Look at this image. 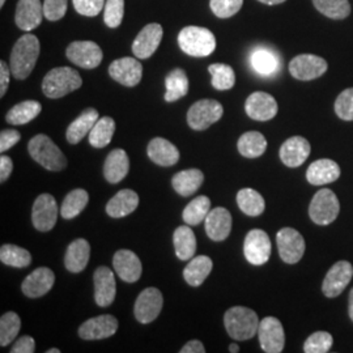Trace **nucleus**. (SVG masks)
<instances>
[{
  "mask_svg": "<svg viewBox=\"0 0 353 353\" xmlns=\"http://www.w3.org/2000/svg\"><path fill=\"white\" fill-rule=\"evenodd\" d=\"M39 50V41L34 34L26 33L17 39L10 59V67L14 79L26 80L29 77L37 63Z\"/></svg>",
  "mask_w": 353,
  "mask_h": 353,
  "instance_id": "obj_1",
  "label": "nucleus"
},
{
  "mask_svg": "<svg viewBox=\"0 0 353 353\" xmlns=\"http://www.w3.org/2000/svg\"><path fill=\"white\" fill-rule=\"evenodd\" d=\"M256 313L245 306H233L224 314V325L230 338L236 341H250L259 328Z\"/></svg>",
  "mask_w": 353,
  "mask_h": 353,
  "instance_id": "obj_2",
  "label": "nucleus"
},
{
  "mask_svg": "<svg viewBox=\"0 0 353 353\" xmlns=\"http://www.w3.org/2000/svg\"><path fill=\"white\" fill-rule=\"evenodd\" d=\"M178 45L181 50L190 57H208L216 49L214 34L207 28L186 26L178 34Z\"/></svg>",
  "mask_w": 353,
  "mask_h": 353,
  "instance_id": "obj_3",
  "label": "nucleus"
},
{
  "mask_svg": "<svg viewBox=\"0 0 353 353\" xmlns=\"http://www.w3.org/2000/svg\"><path fill=\"white\" fill-rule=\"evenodd\" d=\"M83 85V79L71 67H58L43 77L42 90L49 99H62Z\"/></svg>",
  "mask_w": 353,
  "mask_h": 353,
  "instance_id": "obj_4",
  "label": "nucleus"
},
{
  "mask_svg": "<svg viewBox=\"0 0 353 353\" xmlns=\"http://www.w3.org/2000/svg\"><path fill=\"white\" fill-rule=\"evenodd\" d=\"M28 151L36 163L50 172H61L67 166V159L63 152L48 135L39 134L30 139Z\"/></svg>",
  "mask_w": 353,
  "mask_h": 353,
  "instance_id": "obj_5",
  "label": "nucleus"
},
{
  "mask_svg": "<svg viewBox=\"0 0 353 353\" xmlns=\"http://www.w3.org/2000/svg\"><path fill=\"white\" fill-rule=\"evenodd\" d=\"M341 212V203L334 191L322 189L316 191L309 205V216L316 225L334 223Z\"/></svg>",
  "mask_w": 353,
  "mask_h": 353,
  "instance_id": "obj_6",
  "label": "nucleus"
},
{
  "mask_svg": "<svg viewBox=\"0 0 353 353\" xmlns=\"http://www.w3.org/2000/svg\"><path fill=\"white\" fill-rule=\"evenodd\" d=\"M223 105L216 100L195 102L188 112V123L195 131H204L221 119Z\"/></svg>",
  "mask_w": 353,
  "mask_h": 353,
  "instance_id": "obj_7",
  "label": "nucleus"
},
{
  "mask_svg": "<svg viewBox=\"0 0 353 353\" xmlns=\"http://www.w3.org/2000/svg\"><path fill=\"white\" fill-rule=\"evenodd\" d=\"M279 255L283 262L296 265L303 259L305 254V240L303 234L293 228H283L276 234Z\"/></svg>",
  "mask_w": 353,
  "mask_h": 353,
  "instance_id": "obj_8",
  "label": "nucleus"
},
{
  "mask_svg": "<svg viewBox=\"0 0 353 353\" xmlns=\"http://www.w3.org/2000/svg\"><path fill=\"white\" fill-rule=\"evenodd\" d=\"M243 254L252 265H263L271 256V240L262 229L250 230L243 242Z\"/></svg>",
  "mask_w": 353,
  "mask_h": 353,
  "instance_id": "obj_9",
  "label": "nucleus"
},
{
  "mask_svg": "<svg viewBox=\"0 0 353 353\" xmlns=\"http://www.w3.org/2000/svg\"><path fill=\"white\" fill-rule=\"evenodd\" d=\"M65 55L72 63L85 70H93L99 67L103 58L101 48L93 41L72 42L67 48Z\"/></svg>",
  "mask_w": 353,
  "mask_h": 353,
  "instance_id": "obj_10",
  "label": "nucleus"
},
{
  "mask_svg": "<svg viewBox=\"0 0 353 353\" xmlns=\"http://www.w3.org/2000/svg\"><path fill=\"white\" fill-rule=\"evenodd\" d=\"M353 278V265L347 261H339L328 270L322 283V292L328 299L341 296Z\"/></svg>",
  "mask_w": 353,
  "mask_h": 353,
  "instance_id": "obj_11",
  "label": "nucleus"
},
{
  "mask_svg": "<svg viewBox=\"0 0 353 353\" xmlns=\"http://www.w3.org/2000/svg\"><path fill=\"white\" fill-rule=\"evenodd\" d=\"M164 305L163 293L157 288H147L143 290L137 299L134 306L135 318L143 325H148L160 316Z\"/></svg>",
  "mask_w": 353,
  "mask_h": 353,
  "instance_id": "obj_12",
  "label": "nucleus"
},
{
  "mask_svg": "<svg viewBox=\"0 0 353 353\" xmlns=\"http://www.w3.org/2000/svg\"><path fill=\"white\" fill-rule=\"evenodd\" d=\"M258 338L265 352H283L285 345V334L278 318L265 316V319H262L258 328Z\"/></svg>",
  "mask_w": 353,
  "mask_h": 353,
  "instance_id": "obj_13",
  "label": "nucleus"
},
{
  "mask_svg": "<svg viewBox=\"0 0 353 353\" xmlns=\"http://www.w3.org/2000/svg\"><path fill=\"white\" fill-rule=\"evenodd\" d=\"M327 67V62L323 58L313 54H301L290 61V72L297 80L309 81L323 75Z\"/></svg>",
  "mask_w": 353,
  "mask_h": 353,
  "instance_id": "obj_14",
  "label": "nucleus"
},
{
  "mask_svg": "<svg viewBox=\"0 0 353 353\" xmlns=\"http://www.w3.org/2000/svg\"><path fill=\"white\" fill-rule=\"evenodd\" d=\"M58 220V204L50 194H41L33 204L32 221L38 232H49Z\"/></svg>",
  "mask_w": 353,
  "mask_h": 353,
  "instance_id": "obj_15",
  "label": "nucleus"
},
{
  "mask_svg": "<svg viewBox=\"0 0 353 353\" xmlns=\"http://www.w3.org/2000/svg\"><path fill=\"white\" fill-rule=\"evenodd\" d=\"M118 330V319L110 314L93 316L79 327V336L84 341H102L113 336Z\"/></svg>",
  "mask_w": 353,
  "mask_h": 353,
  "instance_id": "obj_16",
  "label": "nucleus"
},
{
  "mask_svg": "<svg viewBox=\"0 0 353 353\" xmlns=\"http://www.w3.org/2000/svg\"><path fill=\"white\" fill-rule=\"evenodd\" d=\"M164 36L163 26L160 24H148L139 32L134 39L132 52L138 59H148L159 49Z\"/></svg>",
  "mask_w": 353,
  "mask_h": 353,
  "instance_id": "obj_17",
  "label": "nucleus"
},
{
  "mask_svg": "<svg viewBox=\"0 0 353 353\" xmlns=\"http://www.w3.org/2000/svg\"><path fill=\"white\" fill-rule=\"evenodd\" d=\"M109 75L125 87H137L143 77V65L135 58H121L109 65Z\"/></svg>",
  "mask_w": 353,
  "mask_h": 353,
  "instance_id": "obj_18",
  "label": "nucleus"
},
{
  "mask_svg": "<svg viewBox=\"0 0 353 353\" xmlns=\"http://www.w3.org/2000/svg\"><path fill=\"white\" fill-rule=\"evenodd\" d=\"M278 110L276 100L265 92H254L245 102V112L254 121H271Z\"/></svg>",
  "mask_w": 353,
  "mask_h": 353,
  "instance_id": "obj_19",
  "label": "nucleus"
},
{
  "mask_svg": "<svg viewBox=\"0 0 353 353\" xmlns=\"http://www.w3.org/2000/svg\"><path fill=\"white\" fill-rule=\"evenodd\" d=\"M94 300L101 307H108L114 303L117 294V283L113 271L108 267H99L93 275Z\"/></svg>",
  "mask_w": 353,
  "mask_h": 353,
  "instance_id": "obj_20",
  "label": "nucleus"
},
{
  "mask_svg": "<svg viewBox=\"0 0 353 353\" xmlns=\"http://www.w3.org/2000/svg\"><path fill=\"white\" fill-rule=\"evenodd\" d=\"M55 283V274L48 267H39L29 274L21 285L23 293L29 299H39L50 292Z\"/></svg>",
  "mask_w": 353,
  "mask_h": 353,
  "instance_id": "obj_21",
  "label": "nucleus"
},
{
  "mask_svg": "<svg viewBox=\"0 0 353 353\" xmlns=\"http://www.w3.org/2000/svg\"><path fill=\"white\" fill-rule=\"evenodd\" d=\"M43 16V3L41 0H19L14 21L21 30L30 32L41 26Z\"/></svg>",
  "mask_w": 353,
  "mask_h": 353,
  "instance_id": "obj_22",
  "label": "nucleus"
},
{
  "mask_svg": "<svg viewBox=\"0 0 353 353\" xmlns=\"http://www.w3.org/2000/svg\"><path fill=\"white\" fill-rule=\"evenodd\" d=\"M204 225L205 233L211 240L214 242L225 241L232 230V214L227 208L217 207L208 212Z\"/></svg>",
  "mask_w": 353,
  "mask_h": 353,
  "instance_id": "obj_23",
  "label": "nucleus"
},
{
  "mask_svg": "<svg viewBox=\"0 0 353 353\" xmlns=\"http://www.w3.org/2000/svg\"><path fill=\"white\" fill-rule=\"evenodd\" d=\"M113 265L117 275L126 283H137L143 272L139 256L131 250L123 249L115 252Z\"/></svg>",
  "mask_w": 353,
  "mask_h": 353,
  "instance_id": "obj_24",
  "label": "nucleus"
},
{
  "mask_svg": "<svg viewBox=\"0 0 353 353\" xmlns=\"http://www.w3.org/2000/svg\"><path fill=\"white\" fill-rule=\"evenodd\" d=\"M310 143L303 137H293L285 140L280 148V160L288 168H299L310 156Z\"/></svg>",
  "mask_w": 353,
  "mask_h": 353,
  "instance_id": "obj_25",
  "label": "nucleus"
},
{
  "mask_svg": "<svg viewBox=\"0 0 353 353\" xmlns=\"http://www.w3.org/2000/svg\"><path fill=\"white\" fill-rule=\"evenodd\" d=\"M341 176V166L334 160H316L306 170V179L313 186H322L335 182Z\"/></svg>",
  "mask_w": 353,
  "mask_h": 353,
  "instance_id": "obj_26",
  "label": "nucleus"
},
{
  "mask_svg": "<svg viewBox=\"0 0 353 353\" xmlns=\"http://www.w3.org/2000/svg\"><path fill=\"white\" fill-rule=\"evenodd\" d=\"M139 205V195L132 190H121L106 204V214L121 219L132 214Z\"/></svg>",
  "mask_w": 353,
  "mask_h": 353,
  "instance_id": "obj_27",
  "label": "nucleus"
},
{
  "mask_svg": "<svg viewBox=\"0 0 353 353\" xmlns=\"http://www.w3.org/2000/svg\"><path fill=\"white\" fill-rule=\"evenodd\" d=\"M130 160L126 152L121 148L113 150L108 154L103 164V176L109 183H118L128 174Z\"/></svg>",
  "mask_w": 353,
  "mask_h": 353,
  "instance_id": "obj_28",
  "label": "nucleus"
},
{
  "mask_svg": "<svg viewBox=\"0 0 353 353\" xmlns=\"http://www.w3.org/2000/svg\"><path fill=\"white\" fill-rule=\"evenodd\" d=\"M148 157L160 166H173L179 160V151L173 143L164 138H154L148 144Z\"/></svg>",
  "mask_w": 353,
  "mask_h": 353,
  "instance_id": "obj_29",
  "label": "nucleus"
},
{
  "mask_svg": "<svg viewBox=\"0 0 353 353\" xmlns=\"http://www.w3.org/2000/svg\"><path fill=\"white\" fill-rule=\"evenodd\" d=\"M90 258V245L88 241L84 239H77L70 243L65 252L64 265L65 268L72 272L79 274L85 270Z\"/></svg>",
  "mask_w": 353,
  "mask_h": 353,
  "instance_id": "obj_30",
  "label": "nucleus"
},
{
  "mask_svg": "<svg viewBox=\"0 0 353 353\" xmlns=\"http://www.w3.org/2000/svg\"><path fill=\"white\" fill-rule=\"evenodd\" d=\"M99 119H100V115L96 109L93 108L85 109L67 128V132H65L67 141L70 144H79L81 140L84 139V137L88 135Z\"/></svg>",
  "mask_w": 353,
  "mask_h": 353,
  "instance_id": "obj_31",
  "label": "nucleus"
},
{
  "mask_svg": "<svg viewBox=\"0 0 353 353\" xmlns=\"http://www.w3.org/2000/svg\"><path fill=\"white\" fill-rule=\"evenodd\" d=\"M212 259L207 255H198L190 261L183 270V278L191 287H199L208 278L212 271Z\"/></svg>",
  "mask_w": 353,
  "mask_h": 353,
  "instance_id": "obj_32",
  "label": "nucleus"
},
{
  "mask_svg": "<svg viewBox=\"0 0 353 353\" xmlns=\"http://www.w3.org/2000/svg\"><path fill=\"white\" fill-rule=\"evenodd\" d=\"M204 182V174L199 169H188L176 173L172 178L173 189L182 196H191Z\"/></svg>",
  "mask_w": 353,
  "mask_h": 353,
  "instance_id": "obj_33",
  "label": "nucleus"
},
{
  "mask_svg": "<svg viewBox=\"0 0 353 353\" xmlns=\"http://www.w3.org/2000/svg\"><path fill=\"white\" fill-rule=\"evenodd\" d=\"M165 101L176 102L189 92V79L183 70L176 68L165 77Z\"/></svg>",
  "mask_w": 353,
  "mask_h": 353,
  "instance_id": "obj_34",
  "label": "nucleus"
},
{
  "mask_svg": "<svg viewBox=\"0 0 353 353\" xmlns=\"http://www.w3.org/2000/svg\"><path fill=\"white\" fill-rule=\"evenodd\" d=\"M173 243L178 259L190 261L194 258V254L196 252V237L191 228L186 225L176 228L173 236Z\"/></svg>",
  "mask_w": 353,
  "mask_h": 353,
  "instance_id": "obj_35",
  "label": "nucleus"
},
{
  "mask_svg": "<svg viewBox=\"0 0 353 353\" xmlns=\"http://www.w3.org/2000/svg\"><path fill=\"white\" fill-rule=\"evenodd\" d=\"M42 110V105L38 101L28 100L14 105L12 109L6 115V121L13 126H21L32 122L37 118Z\"/></svg>",
  "mask_w": 353,
  "mask_h": 353,
  "instance_id": "obj_36",
  "label": "nucleus"
},
{
  "mask_svg": "<svg viewBox=\"0 0 353 353\" xmlns=\"http://www.w3.org/2000/svg\"><path fill=\"white\" fill-rule=\"evenodd\" d=\"M237 148L243 157L256 159L261 157L267 150V140L263 134L258 131H249L241 135Z\"/></svg>",
  "mask_w": 353,
  "mask_h": 353,
  "instance_id": "obj_37",
  "label": "nucleus"
},
{
  "mask_svg": "<svg viewBox=\"0 0 353 353\" xmlns=\"http://www.w3.org/2000/svg\"><path fill=\"white\" fill-rule=\"evenodd\" d=\"M115 132V122L110 117L100 118L89 132V144L94 148H103L110 144Z\"/></svg>",
  "mask_w": 353,
  "mask_h": 353,
  "instance_id": "obj_38",
  "label": "nucleus"
},
{
  "mask_svg": "<svg viewBox=\"0 0 353 353\" xmlns=\"http://www.w3.org/2000/svg\"><path fill=\"white\" fill-rule=\"evenodd\" d=\"M210 211H211L210 198L205 195H201V196H196L194 201H191L185 207V210L182 212V219L190 227H192V225L195 227L205 220Z\"/></svg>",
  "mask_w": 353,
  "mask_h": 353,
  "instance_id": "obj_39",
  "label": "nucleus"
},
{
  "mask_svg": "<svg viewBox=\"0 0 353 353\" xmlns=\"http://www.w3.org/2000/svg\"><path fill=\"white\" fill-rule=\"evenodd\" d=\"M89 202L88 192L85 190H72L65 198L61 205V214L65 220L75 219L76 216L83 212Z\"/></svg>",
  "mask_w": 353,
  "mask_h": 353,
  "instance_id": "obj_40",
  "label": "nucleus"
},
{
  "mask_svg": "<svg viewBox=\"0 0 353 353\" xmlns=\"http://www.w3.org/2000/svg\"><path fill=\"white\" fill-rule=\"evenodd\" d=\"M237 204L241 211L248 216H259L265 208L263 196L252 189H242L237 194Z\"/></svg>",
  "mask_w": 353,
  "mask_h": 353,
  "instance_id": "obj_41",
  "label": "nucleus"
},
{
  "mask_svg": "<svg viewBox=\"0 0 353 353\" xmlns=\"http://www.w3.org/2000/svg\"><path fill=\"white\" fill-rule=\"evenodd\" d=\"M0 261L3 265L24 268L32 263V255L20 246L6 243L0 248Z\"/></svg>",
  "mask_w": 353,
  "mask_h": 353,
  "instance_id": "obj_42",
  "label": "nucleus"
},
{
  "mask_svg": "<svg viewBox=\"0 0 353 353\" xmlns=\"http://www.w3.org/2000/svg\"><path fill=\"white\" fill-rule=\"evenodd\" d=\"M252 65L259 75H272L278 71V57L272 51L258 49L252 52Z\"/></svg>",
  "mask_w": 353,
  "mask_h": 353,
  "instance_id": "obj_43",
  "label": "nucleus"
},
{
  "mask_svg": "<svg viewBox=\"0 0 353 353\" xmlns=\"http://www.w3.org/2000/svg\"><path fill=\"white\" fill-rule=\"evenodd\" d=\"M313 4L319 12L334 20L345 19L351 13L348 0H313Z\"/></svg>",
  "mask_w": 353,
  "mask_h": 353,
  "instance_id": "obj_44",
  "label": "nucleus"
},
{
  "mask_svg": "<svg viewBox=\"0 0 353 353\" xmlns=\"http://www.w3.org/2000/svg\"><path fill=\"white\" fill-rule=\"evenodd\" d=\"M208 72L212 76V87L217 90H228L236 84V74L228 64H211L208 67Z\"/></svg>",
  "mask_w": 353,
  "mask_h": 353,
  "instance_id": "obj_45",
  "label": "nucleus"
},
{
  "mask_svg": "<svg viewBox=\"0 0 353 353\" xmlns=\"http://www.w3.org/2000/svg\"><path fill=\"white\" fill-rule=\"evenodd\" d=\"M21 328V319L13 312H8L0 318V345L7 347L19 335Z\"/></svg>",
  "mask_w": 353,
  "mask_h": 353,
  "instance_id": "obj_46",
  "label": "nucleus"
},
{
  "mask_svg": "<svg viewBox=\"0 0 353 353\" xmlns=\"http://www.w3.org/2000/svg\"><path fill=\"white\" fill-rule=\"evenodd\" d=\"M334 344V338L326 331H316L312 334L303 344V352L327 353Z\"/></svg>",
  "mask_w": 353,
  "mask_h": 353,
  "instance_id": "obj_47",
  "label": "nucleus"
},
{
  "mask_svg": "<svg viewBox=\"0 0 353 353\" xmlns=\"http://www.w3.org/2000/svg\"><path fill=\"white\" fill-rule=\"evenodd\" d=\"M125 14V0H106L103 7L105 24L115 29L122 24Z\"/></svg>",
  "mask_w": 353,
  "mask_h": 353,
  "instance_id": "obj_48",
  "label": "nucleus"
},
{
  "mask_svg": "<svg viewBox=\"0 0 353 353\" xmlns=\"http://www.w3.org/2000/svg\"><path fill=\"white\" fill-rule=\"evenodd\" d=\"M243 0H211L210 7L219 19H229L239 13Z\"/></svg>",
  "mask_w": 353,
  "mask_h": 353,
  "instance_id": "obj_49",
  "label": "nucleus"
},
{
  "mask_svg": "<svg viewBox=\"0 0 353 353\" xmlns=\"http://www.w3.org/2000/svg\"><path fill=\"white\" fill-rule=\"evenodd\" d=\"M335 113L343 121H353V88L345 89L338 96Z\"/></svg>",
  "mask_w": 353,
  "mask_h": 353,
  "instance_id": "obj_50",
  "label": "nucleus"
},
{
  "mask_svg": "<svg viewBox=\"0 0 353 353\" xmlns=\"http://www.w3.org/2000/svg\"><path fill=\"white\" fill-rule=\"evenodd\" d=\"M72 3L76 12L87 17H94L103 10L106 0H72Z\"/></svg>",
  "mask_w": 353,
  "mask_h": 353,
  "instance_id": "obj_51",
  "label": "nucleus"
},
{
  "mask_svg": "<svg viewBox=\"0 0 353 353\" xmlns=\"http://www.w3.org/2000/svg\"><path fill=\"white\" fill-rule=\"evenodd\" d=\"M67 12V0H45L43 14L49 21H58L63 19Z\"/></svg>",
  "mask_w": 353,
  "mask_h": 353,
  "instance_id": "obj_52",
  "label": "nucleus"
},
{
  "mask_svg": "<svg viewBox=\"0 0 353 353\" xmlns=\"http://www.w3.org/2000/svg\"><path fill=\"white\" fill-rule=\"evenodd\" d=\"M21 139V135L16 130H3L0 132V152L4 153L11 150Z\"/></svg>",
  "mask_w": 353,
  "mask_h": 353,
  "instance_id": "obj_53",
  "label": "nucleus"
},
{
  "mask_svg": "<svg viewBox=\"0 0 353 353\" xmlns=\"http://www.w3.org/2000/svg\"><path fill=\"white\" fill-rule=\"evenodd\" d=\"M34 351H36V341L32 336L26 335L16 341L11 353H33Z\"/></svg>",
  "mask_w": 353,
  "mask_h": 353,
  "instance_id": "obj_54",
  "label": "nucleus"
},
{
  "mask_svg": "<svg viewBox=\"0 0 353 353\" xmlns=\"http://www.w3.org/2000/svg\"><path fill=\"white\" fill-rule=\"evenodd\" d=\"M11 75H12L11 67H8L4 61H1L0 62V97H4V94L7 93Z\"/></svg>",
  "mask_w": 353,
  "mask_h": 353,
  "instance_id": "obj_55",
  "label": "nucleus"
},
{
  "mask_svg": "<svg viewBox=\"0 0 353 353\" xmlns=\"http://www.w3.org/2000/svg\"><path fill=\"white\" fill-rule=\"evenodd\" d=\"M13 170V163L11 160V157L6 156V154H1L0 157V182H6Z\"/></svg>",
  "mask_w": 353,
  "mask_h": 353,
  "instance_id": "obj_56",
  "label": "nucleus"
},
{
  "mask_svg": "<svg viewBox=\"0 0 353 353\" xmlns=\"http://www.w3.org/2000/svg\"><path fill=\"white\" fill-rule=\"evenodd\" d=\"M181 353H204L205 348L204 344L201 341H190L186 343L182 348H181Z\"/></svg>",
  "mask_w": 353,
  "mask_h": 353,
  "instance_id": "obj_57",
  "label": "nucleus"
},
{
  "mask_svg": "<svg viewBox=\"0 0 353 353\" xmlns=\"http://www.w3.org/2000/svg\"><path fill=\"white\" fill-rule=\"evenodd\" d=\"M348 314H350V318L353 322V288L350 292V299H348Z\"/></svg>",
  "mask_w": 353,
  "mask_h": 353,
  "instance_id": "obj_58",
  "label": "nucleus"
},
{
  "mask_svg": "<svg viewBox=\"0 0 353 353\" xmlns=\"http://www.w3.org/2000/svg\"><path fill=\"white\" fill-rule=\"evenodd\" d=\"M258 1H261V3H263V4H267V6H276V4L284 3L285 0H258Z\"/></svg>",
  "mask_w": 353,
  "mask_h": 353,
  "instance_id": "obj_59",
  "label": "nucleus"
},
{
  "mask_svg": "<svg viewBox=\"0 0 353 353\" xmlns=\"http://www.w3.org/2000/svg\"><path fill=\"white\" fill-rule=\"evenodd\" d=\"M229 352L239 353L240 352V347H239L237 344H234V343H233V344H230V345H229Z\"/></svg>",
  "mask_w": 353,
  "mask_h": 353,
  "instance_id": "obj_60",
  "label": "nucleus"
},
{
  "mask_svg": "<svg viewBox=\"0 0 353 353\" xmlns=\"http://www.w3.org/2000/svg\"><path fill=\"white\" fill-rule=\"evenodd\" d=\"M46 353H61V351H59V348H51V350H48Z\"/></svg>",
  "mask_w": 353,
  "mask_h": 353,
  "instance_id": "obj_61",
  "label": "nucleus"
},
{
  "mask_svg": "<svg viewBox=\"0 0 353 353\" xmlns=\"http://www.w3.org/2000/svg\"><path fill=\"white\" fill-rule=\"evenodd\" d=\"M4 3H6V0H0V7H3Z\"/></svg>",
  "mask_w": 353,
  "mask_h": 353,
  "instance_id": "obj_62",
  "label": "nucleus"
}]
</instances>
